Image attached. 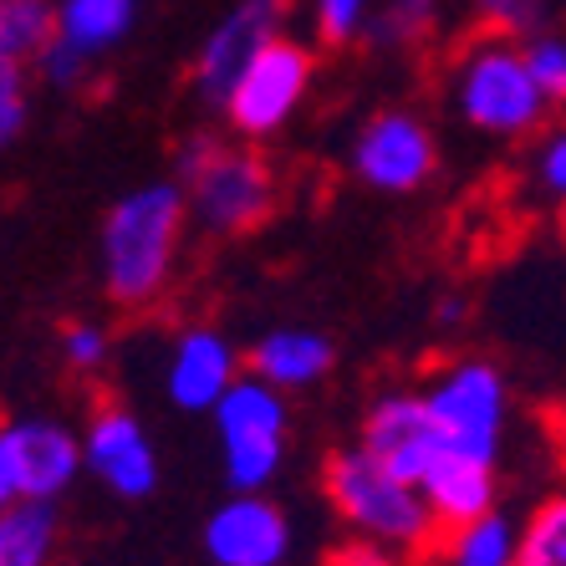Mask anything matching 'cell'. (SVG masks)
<instances>
[{"mask_svg":"<svg viewBox=\"0 0 566 566\" xmlns=\"http://www.w3.org/2000/svg\"><path fill=\"white\" fill-rule=\"evenodd\" d=\"M185 224L189 205L179 179L128 189L97 230V271H103L107 302L123 312H154L179 276Z\"/></svg>","mask_w":566,"mask_h":566,"instance_id":"6da1fadb","label":"cell"},{"mask_svg":"<svg viewBox=\"0 0 566 566\" xmlns=\"http://www.w3.org/2000/svg\"><path fill=\"white\" fill-rule=\"evenodd\" d=\"M332 511L343 515V526L363 541H378L394 556H434L439 546V521L423 501V490L413 480H403L398 470L373 454L363 444L337 449L322 470Z\"/></svg>","mask_w":566,"mask_h":566,"instance_id":"7a4b0ae2","label":"cell"},{"mask_svg":"<svg viewBox=\"0 0 566 566\" xmlns=\"http://www.w3.org/2000/svg\"><path fill=\"white\" fill-rule=\"evenodd\" d=\"M179 189L189 205V224H199L210 240H235L251 235L255 224L271 220L276 210V169L265 164V154L245 138H210L195 133L179 144Z\"/></svg>","mask_w":566,"mask_h":566,"instance_id":"3957f363","label":"cell"},{"mask_svg":"<svg viewBox=\"0 0 566 566\" xmlns=\"http://www.w3.org/2000/svg\"><path fill=\"white\" fill-rule=\"evenodd\" d=\"M449 103L464 118V128L485 133V138H505V144L531 138V133H541V123L552 118V103L541 97L521 41L495 36V31H480L454 52V62H449Z\"/></svg>","mask_w":566,"mask_h":566,"instance_id":"277c9868","label":"cell"},{"mask_svg":"<svg viewBox=\"0 0 566 566\" xmlns=\"http://www.w3.org/2000/svg\"><path fill=\"white\" fill-rule=\"evenodd\" d=\"M214 439H220V464L235 495H265L276 485L281 464H286V439H291V409L286 394L261 382L255 373L230 388L214 403Z\"/></svg>","mask_w":566,"mask_h":566,"instance_id":"5b68a950","label":"cell"},{"mask_svg":"<svg viewBox=\"0 0 566 566\" xmlns=\"http://www.w3.org/2000/svg\"><path fill=\"white\" fill-rule=\"evenodd\" d=\"M419 394L434 413L439 434H444V449L501 464L505 423H511V388H505V373L495 363H485V357L444 363Z\"/></svg>","mask_w":566,"mask_h":566,"instance_id":"8992f818","label":"cell"},{"mask_svg":"<svg viewBox=\"0 0 566 566\" xmlns=\"http://www.w3.org/2000/svg\"><path fill=\"white\" fill-rule=\"evenodd\" d=\"M347 174L378 195H419L439 174V138L413 107H382L347 144Z\"/></svg>","mask_w":566,"mask_h":566,"instance_id":"52a82bcc","label":"cell"},{"mask_svg":"<svg viewBox=\"0 0 566 566\" xmlns=\"http://www.w3.org/2000/svg\"><path fill=\"white\" fill-rule=\"evenodd\" d=\"M312 82H316L312 46L281 36V41H271L245 72H240V82L230 87V97H224L220 113L230 118L235 138L261 144V138H276V133L302 113Z\"/></svg>","mask_w":566,"mask_h":566,"instance_id":"ba28073f","label":"cell"},{"mask_svg":"<svg viewBox=\"0 0 566 566\" xmlns=\"http://www.w3.org/2000/svg\"><path fill=\"white\" fill-rule=\"evenodd\" d=\"M286 15H291V0H235L195 52L199 97H210L214 107H224L230 87L240 82V72H245L271 41L286 36Z\"/></svg>","mask_w":566,"mask_h":566,"instance_id":"9c48e42d","label":"cell"},{"mask_svg":"<svg viewBox=\"0 0 566 566\" xmlns=\"http://www.w3.org/2000/svg\"><path fill=\"white\" fill-rule=\"evenodd\" d=\"M82 464L118 501H148L158 490V449L144 419L123 403H97L82 423Z\"/></svg>","mask_w":566,"mask_h":566,"instance_id":"30bf717a","label":"cell"},{"mask_svg":"<svg viewBox=\"0 0 566 566\" xmlns=\"http://www.w3.org/2000/svg\"><path fill=\"white\" fill-rule=\"evenodd\" d=\"M205 556L214 566H291L296 531L271 495H230L205 521Z\"/></svg>","mask_w":566,"mask_h":566,"instance_id":"8fae6325","label":"cell"},{"mask_svg":"<svg viewBox=\"0 0 566 566\" xmlns=\"http://www.w3.org/2000/svg\"><path fill=\"white\" fill-rule=\"evenodd\" d=\"M0 460L11 470L21 501L56 505L62 490H72L82 464V434H72L56 419H15L0 423Z\"/></svg>","mask_w":566,"mask_h":566,"instance_id":"7c38bea8","label":"cell"},{"mask_svg":"<svg viewBox=\"0 0 566 566\" xmlns=\"http://www.w3.org/2000/svg\"><path fill=\"white\" fill-rule=\"evenodd\" d=\"M240 378H245V363H240L235 343L210 322L185 327L169 343V357H164V394L179 413H214V403Z\"/></svg>","mask_w":566,"mask_h":566,"instance_id":"4fadbf2b","label":"cell"},{"mask_svg":"<svg viewBox=\"0 0 566 566\" xmlns=\"http://www.w3.org/2000/svg\"><path fill=\"white\" fill-rule=\"evenodd\" d=\"M363 449H373L388 470H398L403 480L419 485L444 454V434H439L419 388H394V394L373 398L368 419H363Z\"/></svg>","mask_w":566,"mask_h":566,"instance_id":"5bb4252c","label":"cell"},{"mask_svg":"<svg viewBox=\"0 0 566 566\" xmlns=\"http://www.w3.org/2000/svg\"><path fill=\"white\" fill-rule=\"evenodd\" d=\"M419 490H423V501H429V511H434L439 531H454V526H464V521H474V515L501 511V505H495V495H501L495 464L454 454V449L439 454L434 470L419 480Z\"/></svg>","mask_w":566,"mask_h":566,"instance_id":"9a60e30c","label":"cell"},{"mask_svg":"<svg viewBox=\"0 0 566 566\" xmlns=\"http://www.w3.org/2000/svg\"><path fill=\"white\" fill-rule=\"evenodd\" d=\"M337 353L316 327H271L245 357V373H255L261 382L281 388V394H302L332 373Z\"/></svg>","mask_w":566,"mask_h":566,"instance_id":"2e32d148","label":"cell"},{"mask_svg":"<svg viewBox=\"0 0 566 566\" xmlns=\"http://www.w3.org/2000/svg\"><path fill=\"white\" fill-rule=\"evenodd\" d=\"M521 536H526V526L515 515L505 511L474 515V521L439 536L434 562L439 566H521Z\"/></svg>","mask_w":566,"mask_h":566,"instance_id":"e0dca14e","label":"cell"},{"mask_svg":"<svg viewBox=\"0 0 566 566\" xmlns=\"http://www.w3.org/2000/svg\"><path fill=\"white\" fill-rule=\"evenodd\" d=\"M138 27V0H56V36L103 62Z\"/></svg>","mask_w":566,"mask_h":566,"instance_id":"ac0fdd59","label":"cell"},{"mask_svg":"<svg viewBox=\"0 0 566 566\" xmlns=\"http://www.w3.org/2000/svg\"><path fill=\"white\" fill-rule=\"evenodd\" d=\"M56 541H62L56 505L21 501L0 515V566H52Z\"/></svg>","mask_w":566,"mask_h":566,"instance_id":"d6986e66","label":"cell"},{"mask_svg":"<svg viewBox=\"0 0 566 566\" xmlns=\"http://www.w3.org/2000/svg\"><path fill=\"white\" fill-rule=\"evenodd\" d=\"M439 31V0H378L363 27L373 52H413Z\"/></svg>","mask_w":566,"mask_h":566,"instance_id":"ffe728a7","label":"cell"},{"mask_svg":"<svg viewBox=\"0 0 566 566\" xmlns=\"http://www.w3.org/2000/svg\"><path fill=\"white\" fill-rule=\"evenodd\" d=\"M56 41V6L52 0H0V56L15 66L36 62Z\"/></svg>","mask_w":566,"mask_h":566,"instance_id":"44dd1931","label":"cell"},{"mask_svg":"<svg viewBox=\"0 0 566 566\" xmlns=\"http://www.w3.org/2000/svg\"><path fill=\"white\" fill-rule=\"evenodd\" d=\"M521 566H566V495L541 501L521 536Z\"/></svg>","mask_w":566,"mask_h":566,"instance_id":"7402d4cb","label":"cell"},{"mask_svg":"<svg viewBox=\"0 0 566 566\" xmlns=\"http://www.w3.org/2000/svg\"><path fill=\"white\" fill-rule=\"evenodd\" d=\"M470 11H474V21L485 31H495V36L526 41L552 27L556 0H470Z\"/></svg>","mask_w":566,"mask_h":566,"instance_id":"603a6c76","label":"cell"},{"mask_svg":"<svg viewBox=\"0 0 566 566\" xmlns=\"http://www.w3.org/2000/svg\"><path fill=\"white\" fill-rule=\"evenodd\" d=\"M521 52H526V66L536 77L541 97L552 107H566V31L562 27L536 31V36L521 41Z\"/></svg>","mask_w":566,"mask_h":566,"instance_id":"cb8c5ba5","label":"cell"},{"mask_svg":"<svg viewBox=\"0 0 566 566\" xmlns=\"http://www.w3.org/2000/svg\"><path fill=\"white\" fill-rule=\"evenodd\" d=\"M373 6L378 0H312V27L327 46H347V41L363 36Z\"/></svg>","mask_w":566,"mask_h":566,"instance_id":"d4e9b609","label":"cell"},{"mask_svg":"<svg viewBox=\"0 0 566 566\" xmlns=\"http://www.w3.org/2000/svg\"><path fill=\"white\" fill-rule=\"evenodd\" d=\"M113 357V337L103 322H66L62 327V363L72 373H97Z\"/></svg>","mask_w":566,"mask_h":566,"instance_id":"484cf974","label":"cell"},{"mask_svg":"<svg viewBox=\"0 0 566 566\" xmlns=\"http://www.w3.org/2000/svg\"><path fill=\"white\" fill-rule=\"evenodd\" d=\"M93 56L87 52H77L72 41H62L56 36L46 52L36 56V72H41V82H52L56 93H72V87H87V77H93Z\"/></svg>","mask_w":566,"mask_h":566,"instance_id":"4316f807","label":"cell"},{"mask_svg":"<svg viewBox=\"0 0 566 566\" xmlns=\"http://www.w3.org/2000/svg\"><path fill=\"white\" fill-rule=\"evenodd\" d=\"M531 174H536V185L546 189V195L566 205V128H552L541 138L536 158H531Z\"/></svg>","mask_w":566,"mask_h":566,"instance_id":"83f0119b","label":"cell"},{"mask_svg":"<svg viewBox=\"0 0 566 566\" xmlns=\"http://www.w3.org/2000/svg\"><path fill=\"white\" fill-rule=\"evenodd\" d=\"M332 566H398V556L388 552V546H378V541L353 536V541L343 546V552L332 556Z\"/></svg>","mask_w":566,"mask_h":566,"instance_id":"f1b7e54d","label":"cell"},{"mask_svg":"<svg viewBox=\"0 0 566 566\" xmlns=\"http://www.w3.org/2000/svg\"><path fill=\"white\" fill-rule=\"evenodd\" d=\"M15 97H27V66L0 56V103H15Z\"/></svg>","mask_w":566,"mask_h":566,"instance_id":"f546056e","label":"cell"},{"mask_svg":"<svg viewBox=\"0 0 566 566\" xmlns=\"http://www.w3.org/2000/svg\"><path fill=\"white\" fill-rule=\"evenodd\" d=\"M27 123V97H15V103H0V148L11 144L15 133Z\"/></svg>","mask_w":566,"mask_h":566,"instance_id":"4dcf8cb0","label":"cell"},{"mask_svg":"<svg viewBox=\"0 0 566 566\" xmlns=\"http://www.w3.org/2000/svg\"><path fill=\"white\" fill-rule=\"evenodd\" d=\"M11 505H21V490H15L11 470H6V460H0V515L11 511Z\"/></svg>","mask_w":566,"mask_h":566,"instance_id":"1f68e13d","label":"cell"},{"mask_svg":"<svg viewBox=\"0 0 566 566\" xmlns=\"http://www.w3.org/2000/svg\"><path fill=\"white\" fill-rule=\"evenodd\" d=\"M439 316H449V322H460L464 306H460V302H444V306H439Z\"/></svg>","mask_w":566,"mask_h":566,"instance_id":"d6a6232c","label":"cell"},{"mask_svg":"<svg viewBox=\"0 0 566 566\" xmlns=\"http://www.w3.org/2000/svg\"><path fill=\"white\" fill-rule=\"evenodd\" d=\"M562 230H566V205H562Z\"/></svg>","mask_w":566,"mask_h":566,"instance_id":"836d02e7","label":"cell"}]
</instances>
